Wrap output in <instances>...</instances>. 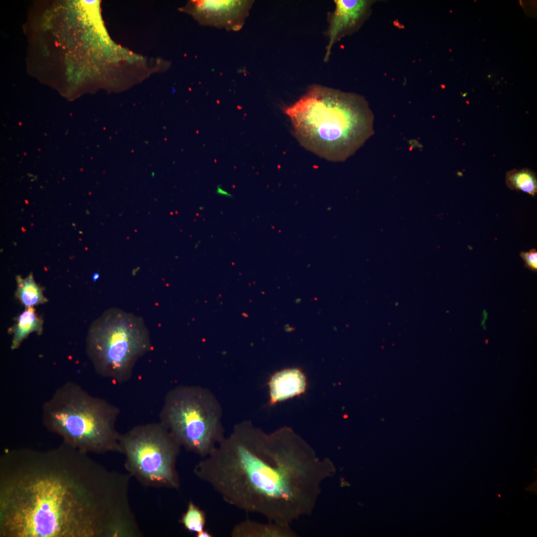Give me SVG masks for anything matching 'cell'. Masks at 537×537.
Wrapping results in <instances>:
<instances>
[{"label": "cell", "instance_id": "1", "mask_svg": "<svg viewBox=\"0 0 537 537\" xmlns=\"http://www.w3.org/2000/svg\"><path fill=\"white\" fill-rule=\"evenodd\" d=\"M63 443L0 457V537H140L129 473Z\"/></svg>", "mask_w": 537, "mask_h": 537}, {"label": "cell", "instance_id": "2", "mask_svg": "<svg viewBox=\"0 0 537 537\" xmlns=\"http://www.w3.org/2000/svg\"><path fill=\"white\" fill-rule=\"evenodd\" d=\"M336 471L291 428L266 433L236 424L193 472L227 503L268 521L291 525L313 512L322 484Z\"/></svg>", "mask_w": 537, "mask_h": 537}, {"label": "cell", "instance_id": "3", "mask_svg": "<svg viewBox=\"0 0 537 537\" xmlns=\"http://www.w3.org/2000/svg\"><path fill=\"white\" fill-rule=\"evenodd\" d=\"M282 109L301 145L329 161L345 160L370 134V111L357 94L313 85Z\"/></svg>", "mask_w": 537, "mask_h": 537}, {"label": "cell", "instance_id": "4", "mask_svg": "<svg viewBox=\"0 0 537 537\" xmlns=\"http://www.w3.org/2000/svg\"><path fill=\"white\" fill-rule=\"evenodd\" d=\"M118 407L69 381L58 387L42 407V422L63 443L85 453H121L116 423Z\"/></svg>", "mask_w": 537, "mask_h": 537}, {"label": "cell", "instance_id": "5", "mask_svg": "<svg viewBox=\"0 0 537 537\" xmlns=\"http://www.w3.org/2000/svg\"><path fill=\"white\" fill-rule=\"evenodd\" d=\"M222 406L208 389L180 385L166 394L160 421L186 450L203 458L225 438Z\"/></svg>", "mask_w": 537, "mask_h": 537}, {"label": "cell", "instance_id": "6", "mask_svg": "<svg viewBox=\"0 0 537 537\" xmlns=\"http://www.w3.org/2000/svg\"><path fill=\"white\" fill-rule=\"evenodd\" d=\"M151 347L141 319L119 310L107 311L95 322L87 341L95 371L118 383L130 378L138 359Z\"/></svg>", "mask_w": 537, "mask_h": 537}, {"label": "cell", "instance_id": "7", "mask_svg": "<svg viewBox=\"0 0 537 537\" xmlns=\"http://www.w3.org/2000/svg\"><path fill=\"white\" fill-rule=\"evenodd\" d=\"M125 468L145 486L178 489L176 461L181 447L160 422L138 425L121 435Z\"/></svg>", "mask_w": 537, "mask_h": 537}, {"label": "cell", "instance_id": "8", "mask_svg": "<svg viewBox=\"0 0 537 537\" xmlns=\"http://www.w3.org/2000/svg\"><path fill=\"white\" fill-rule=\"evenodd\" d=\"M374 1L367 0H335V8L329 16L326 32L328 43L324 60L327 62L333 45L346 35L356 32L371 13Z\"/></svg>", "mask_w": 537, "mask_h": 537}, {"label": "cell", "instance_id": "9", "mask_svg": "<svg viewBox=\"0 0 537 537\" xmlns=\"http://www.w3.org/2000/svg\"><path fill=\"white\" fill-rule=\"evenodd\" d=\"M254 1L193 0L191 10L200 23L206 25L239 30L249 14Z\"/></svg>", "mask_w": 537, "mask_h": 537}, {"label": "cell", "instance_id": "10", "mask_svg": "<svg viewBox=\"0 0 537 537\" xmlns=\"http://www.w3.org/2000/svg\"><path fill=\"white\" fill-rule=\"evenodd\" d=\"M269 404L273 405L304 393L306 378L298 368L284 369L274 373L268 382Z\"/></svg>", "mask_w": 537, "mask_h": 537}, {"label": "cell", "instance_id": "11", "mask_svg": "<svg viewBox=\"0 0 537 537\" xmlns=\"http://www.w3.org/2000/svg\"><path fill=\"white\" fill-rule=\"evenodd\" d=\"M233 537H296L290 525L269 522L262 523L247 519L236 525L231 534Z\"/></svg>", "mask_w": 537, "mask_h": 537}, {"label": "cell", "instance_id": "12", "mask_svg": "<svg viewBox=\"0 0 537 537\" xmlns=\"http://www.w3.org/2000/svg\"><path fill=\"white\" fill-rule=\"evenodd\" d=\"M43 321L38 317L33 307H26L24 311L18 316L16 323L11 329L13 334L11 348L15 350L19 348L23 341L31 333L35 332L38 334L42 331Z\"/></svg>", "mask_w": 537, "mask_h": 537}, {"label": "cell", "instance_id": "13", "mask_svg": "<svg viewBox=\"0 0 537 537\" xmlns=\"http://www.w3.org/2000/svg\"><path fill=\"white\" fill-rule=\"evenodd\" d=\"M16 279L15 296L26 307H33L47 301L42 288L35 282L32 273L25 278L17 275Z\"/></svg>", "mask_w": 537, "mask_h": 537}, {"label": "cell", "instance_id": "14", "mask_svg": "<svg viewBox=\"0 0 537 537\" xmlns=\"http://www.w3.org/2000/svg\"><path fill=\"white\" fill-rule=\"evenodd\" d=\"M506 183L510 189L521 190L533 196L537 192L536 174L528 168L509 171L506 174Z\"/></svg>", "mask_w": 537, "mask_h": 537}, {"label": "cell", "instance_id": "15", "mask_svg": "<svg viewBox=\"0 0 537 537\" xmlns=\"http://www.w3.org/2000/svg\"><path fill=\"white\" fill-rule=\"evenodd\" d=\"M206 514L192 501H189L186 512L182 515L179 522L187 531L191 533H199L204 530Z\"/></svg>", "mask_w": 537, "mask_h": 537}, {"label": "cell", "instance_id": "16", "mask_svg": "<svg viewBox=\"0 0 537 537\" xmlns=\"http://www.w3.org/2000/svg\"><path fill=\"white\" fill-rule=\"evenodd\" d=\"M520 256L525 262V267L535 272L537 271V251L535 249L528 252H521Z\"/></svg>", "mask_w": 537, "mask_h": 537}, {"label": "cell", "instance_id": "17", "mask_svg": "<svg viewBox=\"0 0 537 537\" xmlns=\"http://www.w3.org/2000/svg\"><path fill=\"white\" fill-rule=\"evenodd\" d=\"M196 537H212V535L207 530H204L196 534Z\"/></svg>", "mask_w": 537, "mask_h": 537}, {"label": "cell", "instance_id": "18", "mask_svg": "<svg viewBox=\"0 0 537 537\" xmlns=\"http://www.w3.org/2000/svg\"><path fill=\"white\" fill-rule=\"evenodd\" d=\"M217 192L218 194H221V195H225V196H231V195L230 194L228 193L227 192L225 191L224 190L220 189L218 187V188H217Z\"/></svg>", "mask_w": 537, "mask_h": 537}]
</instances>
